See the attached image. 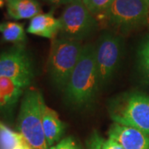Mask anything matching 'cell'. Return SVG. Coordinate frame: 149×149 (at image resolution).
<instances>
[{"mask_svg":"<svg viewBox=\"0 0 149 149\" xmlns=\"http://www.w3.org/2000/svg\"><path fill=\"white\" fill-rule=\"evenodd\" d=\"M0 33L3 42L13 43L14 45H25L27 36L23 24L17 22H0Z\"/></svg>","mask_w":149,"mask_h":149,"instance_id":"14","label":"cell"},{"mask_svg":"<svg viewBox=\"0 0 149 149\" xmlns=\"http://www.w3.org/2000/svg\"><path fill=\"white\" fill-rule=\"evenodd\" d=\"M42 123L48 146L52 148L61 141L64 135L66 125L61 120L58 113L45 103L42 109Z\"/></svg>","mask_w":149,"mask_h":149,"instance_id":"10","label":"cell"},{"mask_svg":"<svg viewBox=\"0 0 149 149\" xmlns=\"http://www.w3.org/2000/svg\"><path fill=\"white\" fill-rule=\"evenodd\" d=\"M138 62L142 73L149 82V34L146 35L139 44Z\"/></svg>","mask_w":149,"mask_h":149,"instance_id":"16","label":"cell"},{"mask_svg":"<svg viewBox=\"0 0 149 149\" xmlns=\"http://www.w3.org/2000/svg\"><path fill=\"white\" fill-rule=\"evenodd\" d=\"M44 103L42 93L34 88H28L22 100L17 129L31 149H50L42 123Z\"/></svg>","mask_w":149,"mask_h":149,"instance_id":"3","label":"cell"},{"mask_svg":"<svg viewBox=\"0 0 149 149\" xmlns=\"http://www.w3.org/2000/svg\"><path fill=\"white\" fill-rule=\"evenodd\" d=\"M59 21L61 37L80 42L91 37L99 27L96 17L87 9L82 0H74L65 6Z\"/></svg>","mask_w":149,"mask_h":149,"instance_id":"7","label":"cell"},{"mask_svg":"<svg viewBox=\"0 0 149 149\" xmlns=\"http://www.w3.org/2000/svg\"><path fill=\"white\" fill-rule=\"evenodd\" d=\"M114 0H82L83 3L91 13L97 17L102 18Z\"/></svg>","mask_w":149,"mask_h":149,"instance_id":"17","label":"cell"},{"mask_svg":"<svg viewBox=\"0 0 149 149\" xmlns=\"http://www.w3.org/2000/svg\"><path fill=\"white\" fill-rule=\"evenodd\" d=\"M83 48L84 45L80 41L61 36L52 39L48 57V73L54 85L61 91L65 90Z\"/></svg>","mask_w":149,"mask_h":149,"instance_id":"4","label":"cell"},{"mask_svg":"<svg viewBox=\"0 0 149 149\" xmlns=\"http://www.w3.org/2000/svg\"><path fill=\"white\" fill-rule=\"evenodd\" d=\"M4 76L29 87L34 65L25 45H14L0 53V77Z\"/></svg>","mask_w":149,"mask_h":149,"instance_id":"8","label":"cell"},{"mask_svg":"<svg viewBox=\"0 0 149 149\" xmlns=\"http://www.w3.org/2000/svg\"><path fill=\"white\" fill-rule=\"evenodd\" d=\"M27 147H29V146L27 145V142H26V143H24L22 144V145H20V146H18V147L16 148L15 149H26Z\"/></svg>","mask_w":149,"mask_h":149,"instance_id":"22","label":"cell"},{"mask_svg":"<svg viewBox=\"0 0 149 149\" xmlns=\"http://www.w3.org/2000/svg\"><path fill=\"white\" fill-rule=\"evenodd\" d=\"M123 38L117 32H103L95 45L96 68L100 87H104L111 80L118 68L123 52Z\"/></svg>","mask_w":149,"mask_h":149,"instance_id":"6","label":"cell"},{"mask_svg":"<svg viewBox=\"0 0 149 149\" xmlns=\"http://www.w3.org/2000/svg\"><path fill=\"white\" fill-rule=\"evenodd\" d=\"M108 136L124 149H149V135L133 127L113 123L108 131Z\"/></svg>","mask_w":149,"mask_h":149,"instance_id":"9","label":"cell"},{"mask_svg":"<svg viewBox=\"0 0 149 149\" xmlns=\"http://www.w3.org/2000/svg\"><path fill=\"white\" fill-rule=\"evenodd\" d=\"M4 3H5V1L4 0H0V8L4 6Z\"/></svg>","mask_w":149,"mask_h":149,"instance_id":"23","label":"cell"},{"mask_svg":"<svg viewBox=\"0 0 149 149\" xmlns=\"http://www.w3.org/2000/svg\"><path fill=\"white\" fill-rule=\"evenodd\" d=\"M95 45L85 44L76 66L63 91L67 103L78 109H87L95 101L100 91Z\"/></svg>","mask_w":149,"mask_h":149,"instance_id":"1","label":"cell"},{"mask_svg":"<svg viewBox=\"0 0 149 149\" xmlns=\"http://www.w3.org/2000/svg\"><path fill=\"white\" fill-rule=\"evenodd\" d=\"M8 16L14 20L32 19L42 13V7L37 0H4Z\"/></svg>","mask_w":149,"mask_h":149,"instance_id":"13","label":"cell"},{"mask_svg":"<svg viewBox=\"0 0 149 149\" xmlns=\"http://www.w3.org/2000/svg\"><path fill=\"white\" fill-rule=\"evenodd\" d=\"M29 87L8 77H0V111L9 112Z\"/></svg>","mask_w":149,"mask_h":149,"instance_id":"12","label":"cell"},{"mask_svg":"<svg viewBox=\"0 0 149 149\" xmlns=\"http://www.w3.org/2000/svg\"><path fill=\"white\" fill-rule=\"evenodd\" d=\"M26 143L20 133H16L0 121V149H15Z\"/></svg>","mask_w":149,"mask_h":149,"instance_id":"15","label":"cell"},{"mask_svg":"<svg viewBox=\"0 0 149 149\" xmlns=\"http://www.w3.org/2000/svg\"><path fill=\"white\" fill-rule=\"evenodd\" d=\"M104 142V139L100 136L99 132L97 130H94L89 139L86 140L85 149H101Z\"/></svg>","mask_w":149,"mask_h":149,"instance_id":"18","label":"cell"},{"mask_svg":"<svg viewBox=\"0 0 149 149\" xmlns=\"http://www.w3.org/2000/svg\"><path fill=\"white\" fill-rule=\"evenodd\" d=\"M118 34L149 26V6L145 0H114L101 18Z\"/></svg>","mask_w":149,"mask_h":149,"instance_id":"5","label":"cell"},{"mask_svg":"<svg viewBox=\"0 0 149 149\" xmlns=\"http://www.w3.org/2000/svg\"><path fill=\"white\" fill-rule=\"evenodd\" d=\"M101 149H124L120 144L115 140L112 139H108L104 140V143L102 145Z\"/></svg>","mask_w":149,"mask_h":149,"instance_id":"20","label":"cell"},{"mask_svg":"<svg viewBox=\"0 0 149 149\" xmlns=\"http://www.w3.org/2000/svg\"><path fill=\"white\" fill-rule=\"evenodd\" d=\"M145 1L147 2V3H148V6H149V0H145Z\"/></svg>","mask_w":149,"mask_h":149,"instance_id":"24","label":"cell"},{"mask_svg":"<svg viewBox=\"0 0 149 149\" xmlns=\"http://www.w3.org/2000/svg\"><path fill=\"white\" fill-rule=\"evenodd\" d=\"M107 109L113 123L149 135V95L136 91L121 94L109 100Z\"/></svg>","mask_w":149,"mask_h":149,"instance_id":"2","label":"cell"},{"mask_svg":"<svg viewBox=\"0 0 149 149\" xmlns=\"http://www.w3.org/2000/svg\"><path fill=\"white\" fill-rule=\"evenodd\" d=\"M61 23L59 18H56L52 12L39 13L30 20L27 32L30 34L54 39L60 33Z\"/></svg>","mask_w":149,"mask_h":149,"instance_id":"11","label":"cell"},{"mask_svg":"<svg viewBox=\"0 0 149 149\" xmlns=\"http://www.w3.org/2000/svg\"><path fill=\"white\" fill-rule=\"evenodd\" d=\"M50 149H81V147L73 137H66Z\"/></svg>","mask_w":149,"mask_h":149,"instance_id":"19","label":"cell"},{"mask_svg":"<svg viewBox=\"0 0 149 149\" xmlns=\"http://www.w3.org/2000/svg\"><path fill=\"white\" fill-rule=\"evenodd\" d=\"M47 3H50L54 5H63V4H69L71 2H73L74 0H44Z\"/></svg>","mask_w":149,"mask_h":149,"instance_id":"21","label":"cell"}]
</instances>
